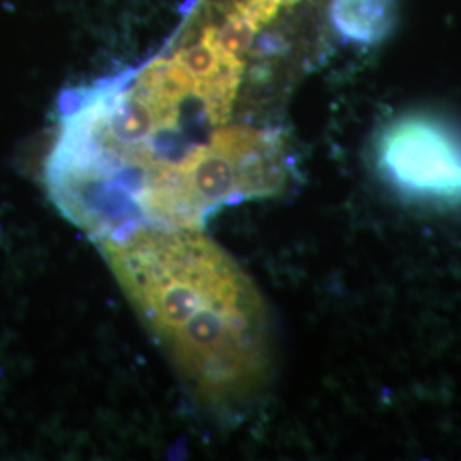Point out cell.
Returning <instances> with one entry per match:
<instances>
[{
	"instance_id": "1",
	"label": "cell",
	"mask_w": 461,
	"mask_h": 461,
	"mask_svg": "<svg viewBox=\"0 0 461 461\" xmlns=\"http://www.w3.org/2000/svg\"><path fill=\"white\" fill-rule=\"evenodd\" d=\"M245 55L183 23L142 66L66 91L45 167L53 205L104 243L142 228L198 230L222 207L279 194L277 133L230 125Z\"/></svg>"
},
{
	"instance_id": "2",
	"label": "cell",
	"mask_w": 461,
	"mask_h": 461,
	"mask_svg": "<svg viewBox=\"0 0 461 461\" xmlns=\"http://www.w3.org/2000/svg\"><path fill=\"white\" fill-rule=\"evenodd\" d=\"M135 312L195 395L243 405L264 386L270 327L253 282L195 230L142 228L101 243Z\"/></svg>"
},
{
	"instance_id": "3",
	"label": "cell",
	"mask_w": 461,
	"mask_h": 461,
	"mask_svg": "<svg viewBox=\"0 0 461 461\" xmlns=\"http://www.w3.org/2000/svg\"><path fill=\"white\" fill-rule=\"evenodd\" d=\"M379 165L409 192L461 195V146L447 129L420 115L395 120L381 133Z\"/></svg>"
},
{
	"instance_id": "4",
	"label": "cell",
	"mask_w": 461,
	"mask_h": 461,
	"mask_svg": "<svg viewBox=\"0 0 461 461\" xmlns=\"http://www.w3.org/2000/svg\"><path fill=\"white\" fill-rule=\"evenodd\" d=\"M396 0H331L330 19L339 34L357 45H376L392 33Z\"/></svg>"
}]
</instances>
